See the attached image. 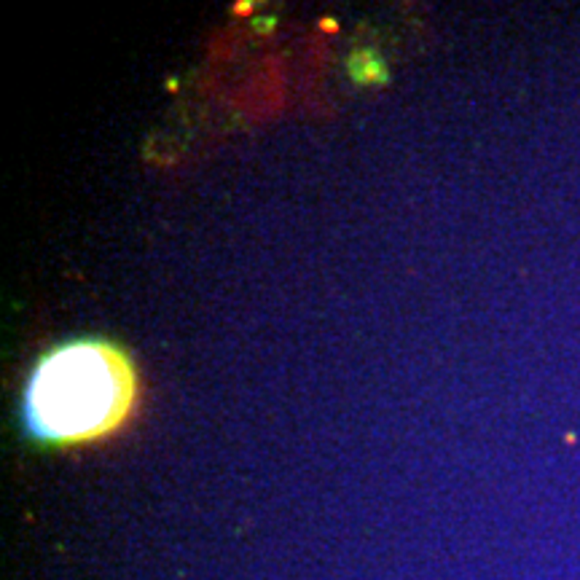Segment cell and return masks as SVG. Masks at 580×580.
<instances>
[{"label": "cell", "instance_id": "7a4b0ae2", "mask_svg": "<svg viewBox=\"0 0 580 580\" xmlns=\"http://www.w3.org/2000/svg\"><path fill=\"white\" fill-rule=\"evenodd\" d=\"M350 70L352 78L360 81V84H374V81H385L387 78L382 60L376 54H371V51H358L350 60Z\"/></svg>", "mask_w": 580, "mask_h": 580}, {"label": "cell", "instance_id": "6da1fadb", "mask_svg": "<svg viewBox=\"0 0 580 580\" xmlns=\"http://www.w3.org/2000/svg\"><path fill=\"white\" fill-rule=\"evenodd\" d=\"M137 400V371L113 341L81 336L41 355L22 392V424L38 444L68 446L116 433Z\"/></svg>", "mask_w": 580, "mask_h": 580}]
</instances>
